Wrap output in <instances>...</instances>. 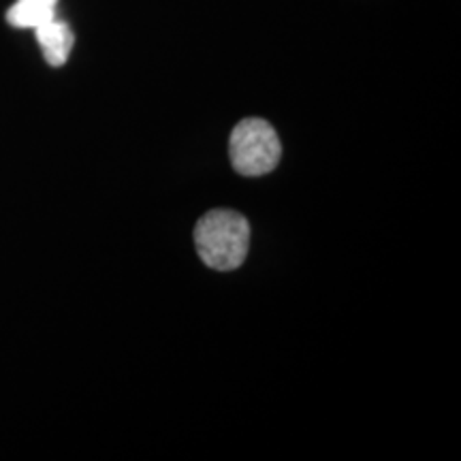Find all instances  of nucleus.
Returning a JSON list of instances; mask_svg holds the SVG:
<instances>
[{
	"instance_id": "nucleus-1",
	"label": "nucleus",
	"mask_w": 461,
	"mask_h": 461,
	"mask_svg": "<svg viewBox=\"0 0 461 461\" xmlns=\"http://www.w3.org/2000/svg\"><path fill=\"white\" fill-rule=\"evenodd\" d=\"M194 244L207 267L216 272H230L246 261L250 224L238 212H207L194 227Z\"/></svg>"
},
{
	"instance_id": "nucleus-2",
	"label": "nucleus",
	"mask_w": 461,
	"mask_h": 461,
	"mask_svg": "<svg viewBox=\"0 0 461 461\" xmlns=\"http://www.w3.org/2000/svg\"><path fill=\"white\" fill-rule=\"evenodd\" d=\"M229 157L235 171L246 177H258L274 171L282 157V146L274 126L261 118L241 120L230 132Z\"/></svg>"
},
{
	"instance_id": "nucleus-3",
	"label": "nucleus",
	"mask_w": 461,
	"mask_h": 461,
	"mask_svg": "<svg viewBox=\"0 0 461 461\" xmlns=\"http://www.w3.org/2000/svg\"><path fill=\"white\" fill-rule=\"evenodd\" d=\"M34 34H37V41L41 45L48 65L51 67L65 65L75 41L71 28H68L65 22H58L54 17V20L45 22V24L34 28Z\"/></svg>"
},
{
	"instance_id": "nucleus-4",
	"label": "nucleus",
	"mask_w": 461,
	"mask_h": 461,
	"mask_svg": "<svg viewBox=\"0 0 461 461\" xmlns=\"http://www.w3.org/2000/svg\"><path fill=\"white\" fill-rule=\"evenodd\" d=\"M58 0H17L7 11V22L15 28H37L56 17Z\"/></svg>"
}]
</instances>
